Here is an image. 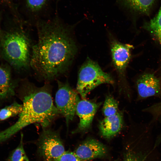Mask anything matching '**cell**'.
Listing matches in <instances>:
<instances>
[{"mask_svg":"<svg viewBox=\"0 0 161 161\" xmlns=\"http://www.w3.org/2000/svg\"><path fill=\"white\" fill-rule=\"evenodd\" d=\"M37 43L32 46L30 66L38 76L51 80L66 73L77 47L71 27L58 18L38 21Z\"/></svg>","mask_w":161,"mask_h":161,"instance_id":"6da1fadb","label":"cell"},{"mask_svg":"<svg viewBox=\"0 0 161 161\" xmlns=\"http://www.w3.org/2000/svg\"><path fill=\"white\" fill-rule=\"evenodd\" d=\"M27 89L19 118L12 126L0 132V143L31 124L38 123L43 129L47 128L59 114L53 104L51 92L47 86L37 87L27 84Z\"/></svg>","mask_w":161,"mask_h":161,"instance_id":"7a4b0ae2","label":"cell"},{"mask_svg":"<svg viewBox=\"0 0 161 161\" xmlns=\"http://www.w3.org/2000/svg\"><path fill=\"white\" fill-rule=\"evenodd\" d=\"M32 47L28 34L22 30L8 33L3 42L6 58L18 70H28L30 68Z\"/></svg>","mask_w":161,"mask_h":161,"instance_id":"3957f363","label":"cell"},{"mask_svg":"<svg viewBox=\"0 0 161 161\" xmlns=\"http://www.w3.org/2000/svg\"><path fill=\"white\" fill-rule=\"evenodd\" d=\"M114 83L110 75L103 71L96 62L88 58L79 70L76 89L81 97L85 98L91 91L99 85Z\"/></svg>","mask_w":161,"mask_h":161,"instance_id":"277c9868","label":"cell"},{"mask_svg":"<svg viewBox=\"0 0 161 161\" xmlns=\"http://www.w3.org/2000/svg\"><path fill=\"white\" fill-rule=\"evenodd\" d=\"M58 89L55 94L56 107L65 118L68 126L74 118L79 97L67 83L58 81Z\"/></svg>","mask_w":161,"mask_h":161,"instance_id":"5b68a950","label":"cell"},{"mask_svg":"<svg viewBox=\"0 0 161 161\" xmlns=\"http://www.w3.org/2000/svg\"><path fill=\"white\" fill-rule=\"evenodd\" d=\"M43 129L38 143V151L45 161H49L65 151L58 132L48 128Z\"/></svg>","mask_w":161,"mask_h":161,"instance_id":"8992f818","label":"cell"},{"mask_svg":"<svg viewBox=\"0 0 161 161\" xmlns=\"http://www.w3.org/2000/svg\"><path fill=\"white\" fill-rule=\"evenodd\" d=\"M136 85L138 97L140 99L152 96L161 97V83L153 74H143L137 79Z\"/></svg>","mask_w":161,"mask_h":161,"instance_id":"52a82bcc","label":"cell"},{"mask_svg":"<svg viewBox=\"0 0 161 161\" xmlns=\"http://www.w3.org/2000/svg\"><path fill=\"white\" fill-rule=\"evenodd\" d=\"M100 104L86 100H79L76 109V113L79 119V122L74 133L84 131L90 127L94 117Z\"/></svg>","mask_w":161,"mask_h":161,"instance_id":"ba28073f","label":"cell"},{"mask_svg":"<svg viewBox=\"0 0 161 161\" xmlns=\"http://www.w3.org/2000/svg\"><path fill=\"white\" fill-rule=\"evenodd\" d=\"M132 45L122 43L113 39L111 42V49L113 64L121 76H123L130 59Z\"/></svg>","mask_w":161,"mask_h":161,"instance_id":"9c48e42d","label":"cell"},{"mask_svg":"<svg viewBox=\"0 0 161 161\" xmlns=\"http://www.w3.org/2000/svg\"><path fill=\"white\" fill-rule=\"evenodd\" d=\"M73 152L81 161H85L104 156L106 149L101 143L90 139L80 145Z\"/></svg>","mask_w":161,"mask_h":161,"instance_id":"30bf717a","label":"cell"},{"mask_svg":"<svg viewBox=\"0 0 161 161\" xmlns=\"http://www.w3.org/2000/svg\"><path fill=\"white\" fill-rule=\"evenodd\" d=\"M123 124V114H117L105 118L99 124V129L102 136L106 138H111L116 135L121 129Z\"/></svg>","mask_w":161,"mask_h":161,"instance_id":"8fae6325","label":"cell"},{"mask_svg":"<svg viewBox=\"0 0 161 161\" xmlns=\"http://www.w3.org/2000/svg\"><path fill=\"white\" fill-rule=\"evenodd\" d=\"M14 90L9 72L0 65V98L13 95Z\"/></svg>","mask_w":161,"mask_h":161,"instance_id":"7c38bea8","label":"cell"},{"mask_svg":"<svg viewBox=\"0 0 161 161\" xmlns=\"http://www.w3.org/2000/svg\"><path fill=\"white\" fill-rule=\"evenodd\" d=\"M128 7L135 11L147 14L153 6L155 0H122Z\"/></svg>","mask_w":161,"mask_h":161,"instance_id":"4fadbf2b","label":"cell"},{"mask_svg":"<svg viewBox=\"0 0 161 161\" xmlns=\"http://www.w3.org/2000/svg\"><path fill=\"white\" fill-rule=\"evenodd\" d=\"M144 27L161 44V4L157 15L147 23Z\"/></svg>","mask_w":161,"mask_h":161,"instance_id":"5bb4252c","label":"cell"},{"mask_svg":"<svg viewBox=\"0 0 161 161\" xmlns=\"http://www.w3.org/2000/svg\"><path fill=\"white\" fill-rule=\"evenodd\" d=\"M22 109V105L15 102L0 109V121L6 120L19 114Z\"/></svg>","mask_w":161,"mask_h":161,"instance_id":"9a60e30c","label":"cell"},{"mask_svg":"<svg viewBox=\"0 0 161 161\" xmlns=\"http://www.w3.org/2000/svg\"><path fill=\"white\" fill-rule=\"evenodd\" d=\"M118 103L112 97L109 95L105 99L102 108L105 117L114 115L118 112Z\"/></svg>","mask_w":161,"mask_h":161,"instance_id":"2e32d148","label":"cell"},{"mask_svg":"<svg viewBox=\"0 0 161 161\" xmlns=\"http://www.w3.org/2000/svg\"><path fill=\"white\" fill-rule=\"evenodd\" d=\"M20 143L10 155L8 161H27L29 160L24 150L23 144V136L21 135Z\"/></svg>","mask_w":161,"mask_h":161,"instance_id":"e0dca14e","label":"cell"},{"mask_svg":"<svg viewBox=\"0 0 161 161\" xmlns=\"http://www.w3.org/2000/svg\"><path fill=\"white\" fill-rule=\"evenodd\" d=\"M143 111L151 114L153 118L152 122L155 121L161 115V102L154 104L144 109Z\"/></svg>","mask_w":161,"mask_h":161,"instance_id":"ac0fdd59","label":"cell"},{"mask_svg":"<svg viewBox=\"0 0 161 161\" xmlns=\"http://www.w3.org/2000/svg\"><path fill=\"white\" fill-rule=\"evenodd\" d=\"M29 9L32 12H36L41 10L45 5L46 0H26Z\"/></svg>","mask_w":161,"mask_h":161,"instance_id":"d6986e66","label":"cell"},{"mask_svg":"<svg viewBox=\"0 0 161 161\" xmlns=\"http://www.w3.org/2000/svg\"><path fill=\"white\" fill-rule=\"evenodd\" d=\"M49 161H81L73 152L65 151L58 157Z\"/></svg>","mask_w":161,"mask_h":161,"instance_id":"ffe728a7","label":"cell"},{"mask_svg":"<svg viewBox=\"0 0 161 161\" xmlns=\"http://www.w3.org/2000/svg\"><path fill=\"white\" fill-rule=\"evenodd\" d=\"M123 161H145V157L132 152L129 151L126 154Z\"/></svg>","mask_w":161,"mask_h":161,"instance_id":"44dd1931","label":"cell"},{"mask_svg":"<svg viewBox=\"0 0 161 161\" xmlns=\"http://www.w3.org/2000/svg\"><path fill=\"white\" fill-rule=\"evenodd\" d=\"M160 118L161 119V115L158 118ZM160 141H161V134L160 135V136H159V137L158 139V141L157 142V143H158L159 142H160Z\"/></svg>","mask_w":161,"mask_h":161,"instance_id":"7402d4cb","label":"cell"},{"mask_svg":"<svg viewBox=\"0 0 161 161\" xmlns=\"http://www.w3.org/2000/svg\"><path fill=\"white\" fill-rule=\"evenodd\" d=\"M29 161V160H28V161Z\"/></svg>","mask_w":161,"mask_h":161,"instance_id":"603a6c76","label":"cell"}]
</instances>
